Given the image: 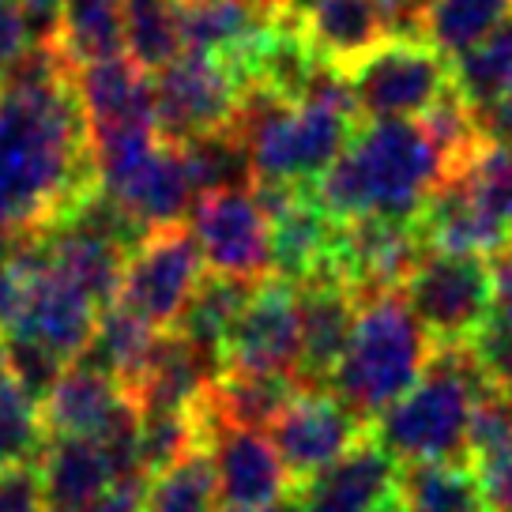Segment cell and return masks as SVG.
Returning <instances> with one entry per match:
<instances>
[{"mask_svg":"<svg viewBox=\"0 0 512 512\" xmlns=\"http://www.w3.org/2000/svg\"><path fill=\"white\" fill-rule=\"evenodd\" d=\"M95 189L72 76L42 87H0V234L49 230Z\"/></svg>","mask_w":512,"mask_h":512,"instance_id":"obj_1","label":"cell"},{"mask_svg":"<svg viewBox=\"0 0 512 512\" xmlns=\"http://www.w3.org/2000/svg\"><path fill=\"white\" fill-rule=\"evenodd\" d=\"M452 177V159L422 121H362L309 196L336 223H415L422 204Z\"/></svg>","mask_w":512,"mask_h":512,"instance_id":"obj_2","label":"cell"},{"mask_svg":"<svg viewBox=\"0 0 512 512\" xmlns=\"http://www.w3.org/2000/svg\"><path fill=\"white\" fill-rule=\"evenodd\" d=\"M358 128V113L339 102H290L272 87H241L230 121L234 140L249 155L253 189H309L343 155Z\"/></svg>","mask_w":512,"mask_h":512,"instance_id":"obj_3","label":"cell"},{"mask_svg":"<svg viewBox=\"0 0 512 512\" xmlns=\"http://www.w3.org/2000/svg\"><path fill=\"white\" fill-rule=\"evenodd\" d=\"M433 339L418 324L400 290H381L358 298L347 347L339 354L328 392L358 422L377 418L403 400L433 362Z\"/></svg>","mask_w":512,"mask_h":512,"instance_id":"obj_4","label":"cell"},{"mask_svg":"<svg viewBox=\"0 0 512 512\" xmlns=\"http://www.w3.org/2000/svg\"><path fill=\"white\" fill-rule=\"evenodd\" d=\"M490 384L471 347H437L418 384L384 411L369 437L400 467L467 464V426L479 396Z\"/></svg>","mask_w":512,"mask_h":512,"instance_id":"obj_5","label":"cell"},{"mask_svg":"<svg viewBox=\"0 0 512 512\" xmlns=\"http://www.w3.org/2000/svg\"><path fill=\"white\" fill-rule=\"evenodd\" d=\"M343 80L358 121H422L452 91V61L422 38H388L354 61Z\"/></svg>","mask_w":512,"mask_h":512,"instance_id":"obj_6","label":"cell"},{"mask_svg":"<svg viewBox=\"0 0 512 512\" xmlns=\"http://www.w3.org/2000/svg\"><path fill=\"white\" fill-rule=\"evenodd\" d=\"M204 260L185 223L147 230L132 245L117 283V305L136 313L155 332H174L196 287L204 283Z\"/></svg>","mask_w":512,"mask_h":512,"instance_id":"obj_7","label":"cell"},{"mask_svg":"<svg viewBox=\"0 0 512 512\" xmlns=\"http://www.w3.org/2000/svg\"><path fill=\"white\" fill-rule=\"evenodd\" d=\"M151 102L159 140L192 144L230 128L241 102V83L226 61L185 49L151 76Z\"/></svg>","mask_w":512,"mask_h":512,"instance_id":"obj_8","label":"cell"},{"mask_svg":"<svg viewBox=\"0 0 512 512\" xmlns=\"http://www.w3.org/2000/svg\"><path fill=\"white\" fill-rule=\"evenodd\" d=\"M189 215L204 272L238 283L272 279V219L253 189L200 192Z\"/></svg>","mask_w":512,"mask_h":512,"instance_id":"obj_9","label":"cell"},{"mask_svg":"<svg viewBox=\"0 0 512 512\" xmlns=\"http://www.w3.org/2000/svg\"><path fill=\"white\" fill-rule=\"evenodd\" d=\"M400 294L433 347H467L490 320V272L479 256L426 253Z\"/></svg>","mask_w":512,"mask_h":512,"instance_id":"obj_10","label":"cell"},{"mask_svg":"<svg viewBox=\"0 0 512 512\" xmlns=\"http://www.w3.org/2000/svg\"><path fill=\"white\" fill-rule=\"evenodd\" d=\"M38 415L49 441H102L136 452L140 437L136 403L128 400V392L113 377L83 358L61 369V377L38 403Z\"/></svg>","mask_w":512,"mask_h":512,"instance_id":"obj_11","label":"cell"},{"mask_svg":"<svg viewBox=\"0 0 512 512\" xmlns=\"http://www.w3.org/2000/svg\"><path fill=\"white\" fill-rule=\"evenodd\" d=\"M366 433V422H358L324 388L298 392L268 426V437H272L275 452H279V460H283L294 486H302L313 475H320L324 467L343 460Z\"/></svg>","mask_w":512,"mask_h":512,"instance_id":"obj_12","label":"cell"},{"mask_svg":"<svg viewBox=\"0 0 512 512\" xmlns=\"http://www.w3.org/2000/svg\"><path fill=\"white\" fill-rule=\"evenodd\" d=\"M200 415H204V448L215 471L219 509H260L294 494V482L268 433L226 426L204 411V403Z\"/></svg>","mask_w":512,"mask_h":512,"instance_id":"obj_13","label":"cell"},{"mask_svg":"<svg viewBox=\"0 0 512 512\" xmlns=\"http://www.w3.org/2000/svg\"><path fill=\"white\" fill-rule=\"evenodd\" d=\"M223 369L298 377V290L294 283L279 275L256 283L223 343Z\"/></svg>","mask_w":512,"mask_h":512,"instance_id":"obj_14","label":"cell"},{"mask_svg":"<svg viewBox=\"0 0 512 512\" xmlns=\"http://www.w3.org/2000/svg\"><path fill=\"white\" fill-rule=\"evenodd\" d=\"M403 467L384 452L373 437L324 467L309 482L294 486V509L298 512H403Z\"/></svg>","mask_w":512,"mask_h":512,"instance_id":"obj_15","label":"cell"},{"mask_svg":"<svg viewBox=\"0 0 512 512\" xmlns=\"http://www.w3.org/2000/svg\"><path fill=\"white\" fill-rule=\"evenodd\" d=\"M418 238L426 253L445 256H494L512 241V226L497 215L467 177H452L418 211Z\"/></svg>","mask_w":512,"mask_h":512,"instance_id":"obj_16","label":"cell"},{"mask_svg":"<svg viewBox=\"0 0 512 512\" xmlns=\"http://www.w3.org/2000/svg\"><path fill=\"white\" fill-rule=\"evenodd\" d=\"M72 87H76L83 125H87V144L136 132V128H155L151 76L128 53L72 72Z\"/></svg>","mask_w":512,"mask_h":512,"instance_id":"obj_17","label":"cell"},{"mask_svg":"<svg viewBox=\"0 0 512 512\" xmlns=\"http://www.w3.org/2000/svg\"><path fill=\"white\" fill-rule=\"evenodd\" d=\"M290 23L298 27L309 53L336 72H347L354 61L396 38V16L388 0H317Z\"/></svg>","mask_w":512,"mask_h":512,"instance_id":"obj_18","label":"cell"},{"mask_svg":"<svg viewBox=\"0 0 512 512\" xmlns=\"http://www.w3.org/2000/svg\"><path fill=\"white\" fill-rule=\"evenodd\" d=\"M98 192H106L113 204L147 234V230H159V226L181 223L189 215L192 200H196V181H192L185 147L159 140V147L132 174H125L117 185Z\"/></svg>","mask_w":512,"mask_h":512,"instance_id":"obj_19","label":"cell"},{"mask_svg":"<svg viewBox=\"0 0 512 512\" xmlns=\"http://www.w3.org/2000/svg\"><path fill=\"white\" fill-rule=\"evenodd\" d=\"M298 381L305 388H324L336 373V362L351 336L358 298L339 279L298 283Z\"/></svg>","mask_w":512,"mask_h":512,"instance_id":"obj_20","label":"cell"},{"mask_svg":"<svg viewBox=\"0 0 512 512\" xmlns=\"http://www.w3.org/2000/svg\"><path fill=\"white\" fill-rule=\"evenodd\" d=\"M46 509H72L106 494L128 475H144L140 456L102 441H49L38 460Z\"/></svg>","mask_w":512,"mask_h":512,"instance_id":"obj_21","label":"cell"},{"mask_svg":"<svg viewBox=\"0 0 512 512\" xmlns=\"http://www.w3.org/2000/svg\"><path fill=\"white\" fill-rule=\"evenodd\" d=\"M305 384L290 373H245V369H223L204 392V411L226 426L264 430L275 415L287 407Z\"/></svg>","mask_w":512,"mask_h":512,"instance_id":"obj_22","label":"cell"},{"mask_svg":"<svg viewBox=\"0 0 512 512\" xmlns=\"http://www.w3.org/2000/svg\"><path fill=\"white\" fill-rule=\"evenodd\" d=\"M49 42L57 46L72 72L125 57L128 46L121 4L117 0H64L53 19Z\"/></svg>","mask_w":512,"mask_h":512,"instance_id":"obj_23","label":"cell"},{"mask_svg":"<svg viewBox=\"0 0 512 512\" xmlns=\"http://www.w3.org/2000/svg\"><path fill=\"white\" fill-rule=\"evenodd\" d=\"M162 336L166 332H155L136 313H128V309L113 302L110 309H102L95 336H91V347L83 351V362H91L106 377H113L128 392V400H132L140 381H144L147 366H151V358L159 351Z\"/></svg>","mask_w":512,"mask_h":512,"instance_id":"obj_24","label":"cell"},{"mask_svg":"<svg viewBox=\"0 0 512 512\" xmlns=\"http://www.w3.org/2000/svg\"><path fill=\"white\" fill-rule=\"evenodd\" d=\"M256 283H238V279H219V275H204V283L192 294L185 317L174 332L192 351H200L215 369H223V343L234 328L238 313L245 309L249 294Z\"/></svg>","mask_w":512,"mask_h":512,"instance_id":"obj_25","label":"cell"},{"mask_svg":"<svg viewBox=\"0 0 512 512\" xmlns=\"http://www.w3.org/2000/svg\"><path fill=\"white\" fill-rule=\"evenodd\" d=\"M505 19H512V0H433L418 16L415 34L445 61H456L490 38Z\"/></svg>","mask_w":512,"mask_h":512,"instance_id":"obj_26","label":"cell"},{"mask_svg":"<svg viewBox=\"0 0 512 512\" xmlns=\"http://www.w3.org/2000/svg\"><path fill=\"white\" fill-rule=\"evenodd\" d=\"M125 16L128 57L155 76L159 68L185 53L181 34V0H117Z\"/></svg>","mask_w":512,"mask_h":512,"instance_id":"obj_27","label":"cell"},{"mask_svg":"<svg viewBox=\"0 0 512 512\" xmlns=\"http://www.w3.org/2000/svg\"><path fill=\"white\" fill-rule=\"evenodd\" d=\"M512 76V19H505L490 38H482L475 49L452 61V87L471 110L494 106L505 95Z\"/></svg>","mask_w":512,"mask_h":512,"instance_id":"obj_28","label":"cell"},{"mask_svg":"<svg viewBox=\"0 0 512 512\" xmlns=\"http://www.w3.org/2000/svg\"><path fill=\"white\" fill-rule=\"evenodd\" d=\"M403 512H486L475 471L452 464L403 467Z\"/></svg>","mask_w":512,"mask_h":512,"instance_id":"obj_29","label":"cell"},{"mask_svg":"<svg viewBox=\"0 0 512 512\" xmlns=\"http://www.w3.org/2000/svg\"><path fill=\"white\" fill-rule=\"evenodd\" d=\"M219 494H215V471H211L208 448H192L162 475L151 479L147 490V512H215Z\"/></svg>","mask_w":512,"mask_h":512,"instance_id":"obj_30","label":"cell"},{"mask_svg":"<svg viewBox=\"0 0 512 512\" xmlns=\"http://www.w3.org/2000/svg\"><path fill=\"white\" fill-rule=\"evenodd\" d=\"M46 445L49 437L38 415V400H31L23 388H12L0 400V467L38 464Z\"/></svg>","mask_w":512,"mask_h":512,"instance_id":"obj_31","label":"cell"},{"mask_svg":"<svg viewBox=\"0 0 512 512\" xmlns=\"http://www.w3.org/2000/svg\"><path fill=\"white\" fill-rule=\"evenodd\" d=\"M467 347L475 354V362H479L486 384L497 388V392H505V396H512V336L509 332H501V328H494V324L486 320L482 332L471 339Z\"/></svg>","mask_w":512,"mask_h":512,"instance_id":"obj_32","label":"cell"},{"mask_svg":"<svg viewBox=\"0 0 512 512\" xmlns=\"http://www.w3.org/2000/svg\"><path fill=\"white\" fill-rule=\"evenodd\" d=\"M0 512H46L38 464L0 467Z\"/></svg>","mask_w":512,"mask_h":512,"instance_id":"obj_33","label":"cell"},{"mask_svg":"<svg viewBox=\"0 0 512 512\" xmlns=\"http://www.w3.org/2000/svg\"><path fill=\"white\" fill-rule=\"evenodd\" d=\"M479 482L482 509L486 512H512V441L501 452L486 456L482 464L471 467Z\"/></svg>","mask_w":512,"mask_h":512,"instance_id":"obj_34","label":"cell"},{"mask_svg":"<svg viewBox=\"0 0 512 512\" xmlns=\"http://www.w3.org/2000/svg\"><path fill=\"white\" fill-rule=\"evenodd\" d=\"M147 490H151V479L147 475H128L117 486H110L106 494L91 497L83 505H72V509H46V512H144L147 509Z\"/></svg>","mask_w":512,"mask_h":512,"instance_id":"obj_35","label":"cell"},{"mask_svg":"<svg viewBox=\"0 0 512 512\" xmlns=\"http://www.w3.org/2000/svg\"><path fill=\"white\" fill-rule=\"evenodd\" d=\"M490 272V324L512 336V241L486 264Z\"/></svg>","mask_w":512,"mask_h":512,"instance_id":"obj_36","label":"cell"},{"mask_svg":"<svg viewBox=\"0 0 512 512\" xmlns=\"http://www.w3.org/2000/svg\"><path fill=\"white\" fill-rule=\"evenodd\" d=\"M34 42V31H31V19L23 12V4L19 0H4L0 4V80H4V72L19 61V53Z\"/></svg>","mask_w":512,"mask_h":512,"instance_id":"obj_37","label":"cell"},{"mask_svg":"<svg viewBox=\"0 0 512 512\" xmlns=\"http://www.w3.org/2000/svg\"><path fill=\"white\" fill-rule=\"evenodd\" d=\"M23 4V12L31 19V31H34V42H42L53 34V19H57V8H61L64 0H19Z\"/></svg>","mask_w":512,"mask_h":512,"instance_id":"obj_38","label":"cell"},{"mask_svg":"<svg viewBox=\"0 0 512 512\" xmlns=\"http://www.w3.org/2000/svg\"><path fill=\"white\" fill-rule=\"evenodd\" d=\"M433 0H388L392 16H396V38H418V16L430 8Z\"/></svg>","mask_w":512,"mask_h":512,"instance_id":"obj_39","label":"cell"},{"mask_svg":"<svg viewBox=\"0 0 512 512\" xmlns=\"http://www.w3.org/2000/svg\"><path fill=\"white\" fill-rule=\"evenodd\" d=\"M12 388H16V381H12V369H8V358H4V339H0V400H4Z\"/></svg>","mask_w":512,"mask_h":512,"instance_id":"obj_40","label":"cell"},{"mask_svg":"<svg viewBox=\"0 0 512 512\" xmlns=\"http://www.w3.org/2000/svg\"><path fill=\"white\" fill-rule=\"evenodd\" d=\"M219 512H298L294 509V494L287 501H275V505H260V509H219Z\"/></svg>","mask_w":512,"mask_h":512,"instance_id":"obj_41","label":"cell"},{"mask_svg":"<svg viewBox=\"0 0 512 512\" xmlns=\"http://www.w3.org/2000/svg\"><path fill=\"white\" fill-rule=\"evenodd\" d=\"M501 98H505V102L512 106V76H509V83H505V95H501Z\"/></svg>","mask_w":512,"mask_h":512,"instance_id":"obj_42","label":"cell"},{"mask_svg":"<svg viewBox=\"0 0 512 512\" xmlns=\"http://www.w3.org/2000/svg\"><path fill=\"white\" fill-rule=\"evenodd\" d=\"M0 4H4V0H0Z\"/></svg>","mask_w":512,"mask_h":512,"instance_id":"obj_43","label":"cell"}]
</instances>
